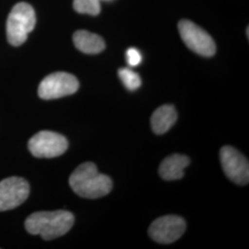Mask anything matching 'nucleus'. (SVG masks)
<instances>
[{"label":"nucleus","instance_id":"2eb2a0df","mask_svg":"<svg viewBox=\"0 0 249 249\" xmlns=\"http://www.w3.org/2000/svg\"><path fill=\"white\" fill-rule=\"evenodd\" d=\"M142 60V56L140 51L134 47L129 48L126 51V61L130 67H137Z\"/></svg>","mask_w":249,"mask_h":249},{"label":"nucleus","instance_id":"0eeeda50","mask_svg":"<svg viewBox=\"0 0 249 249\" xmlns=\"http://www.w3.org/2000/svg\"><path fill=\"white\" fill-rule=\"evenodd\" d=\"M220 158L227 178L237 185L249 184V160L243 154L231 146H225L221 150Z\"/></svg>","mask_w":249,"mask_h":249},{"label":"nucleus","instance_id":"9d476101","mask_svg":"<svg viewBox=\"0 0 249 249\" xmlns=\"http://www.w3.org/2000/svg\"><path fill=\"white\" fill-rule=\"evenodd\" d=\"M189 162V158L186 155H170L160 163L159 168L160 178L167 181L181 179L184 177V170L188 166Z\"/></svg>","mask_w":249,"mask_h":249},{"label":"nucleus","instance_id":"1a4fd4ad","mask_svg":"<svg viewBox=\"0 0 249 249\" xmlns=\"http://www.w3.org/2000/svg\"><path fill=\"white\" fill-rule=\"evenodd\" d=\"M30 194V186L24 178H5L0 182V212L15 209L22 204Z\"/></svg>","mask_w":249,"mask_h":249},{"label":"nucleus","instance_id":"6e6552de","mask_svg":"<svg viewBox=\"0 0 249 249\" xmlns=\"http://www.w3.org/2000/svg\"><path fill=\"white\" fill-rule=\"evenodd\" d=\"M185 220L176 215H167L158 218L151 223L149 235L152 240L160 244H171L178 240L186 231Z\"/></svg>","mask_w":249,"mask_h":249},{"label":"nucleus","instance_id":"f03ea898","mask_svg":"<svg viewBox=\"0 0 249 249\" xmlns=\"http://www.w3.org/2000/svg\"><path fill=\"white\" fill-rule=\"evenodd\" d=\"M74 216L67 211L39 212L31 214L25 221V228L31 234H39L44 240H53L71 229Z\"/></svg>","mask_w":249,"mask_h":249},{"label":"nucleus","instance_id":"39448f33","mask_svg":"<svg viewBox=\"0 0 249 249\" xmlns=\"http://www.w3.org/2000/svg\"><path fill=\"white\" fill-rule=\"evenodd\" d=\"M79 81L67 72H55L46 76L38 88V95L44 100H53L71 95L79 89Z\"/></svg>","mask_w":249,"mask_h":249},{"label":"nucleus","instance_id":"4468645a","mask_svg":"<svg viewBox=\"0 0 249 249\" xmlns=\"http://www.w3.org/2000/svg\"><path fill=\"white\" fill-rule=\"evenodd\" d=\"M74 9L81 14L98 15L101 11V5L99 0H74Z\"/></svg>","mask_w":249,"mask_h":249},{"label":"nucleus","instance_id":"20e7f679","mask_svg":"<svg viewBox=\"0 0 249 249\" xmlns=\"http://www.w3.org/2000/svg\"><path fill=\"white\" fill-rule=\"evenodd\" d=\"M178 31L182 40L193 52L202 56H213L216 52L213 39L205 30L188 19L178 23Z\"/></svg>","mask_w":249,"mask_h":249},{"label":"nucleus","instance_id":"423d86ee","mask_svg":"<svg viewBox=\"0 0 249 249\" xmlns=\"http://www.w3.org/2000/svg\"><path fill=\"white\" fill-rule=\"evenodd\" d=\"M31 153L37 158H54L62 155L69 147L68 140L53 131H40L28 143Z\"/></svg>","mask_w":249,"mask_h":249},{"label":"nucleus","instance_id":"f8f14e48","mask_svg":"<svg viewBox=\"0 0 249 249\" xmlns=\"http://www.w3.org/2000/svg\"><path fill=\"white\" fill-rule=\"evenodd\" d=\"M178 120V112L176 108L170 105L159 107L151 116V127L155 134H164Z\"/></svg>","mask_w":249,"mask_h":249},{"label":"nucleus","instance_id":"f257e3e1","mask_svg":"<svg viewBox=\"0 0 249 249\" xmlns=\"http://www.w3.org/2000/svg\"><path fill=\"white\" fill-rule=\"evenodd\" d=\"M72 190L84 198H98L107 196L113 187L112 180L100 174L93 162H84L75 170L70 178Z\"/></svg>","mask_w":249,"mask_h":249},{"label":"nucleus","instance_id":"ddd939ff","mask_svg":"<svg viewBox=\"0 0 249 249\" xmlns=\"http://www.w3.org/2000/svg\"><path fill=\"white\" fill-rule=\"evenodd\" d=\"M118 76L122 80L124 87L129 90H136L142 85V80L138 73L131 71L130 69L123 68L118 71Z\"/></svg>","mask_w":249,"mask_h":249},{"label":"nucleus","instance_id":"9b49d317","mask_svg":"<svg viewBox=\"0 0 249 249\" xmlns=\"http://www.w3.org/2000/svg\"><path fill=\"white\" fill-rule=\"evenodd\" d=\"M73 43L80 52L89 54L101 53L106 48L104 39L85 30L77 31L73 35Z\"/></svg>","mask_w":249,"mask_h":249},{"label":"nucleus","instance_id":"7ed1b4c3","mask_svg":"<svg viewBox=\"0 0 249 249\" xmlns=\"http://www.w3.org/2000/svg\"><path fill=\"white\" fill-rule=\"evenodd\" d=\"M36 16L35 9L25 2L15 5L7 19V37L9 44L19 46L25 43L28 35L35 29Z\"/></svg>","mask_w":249,"mask_h":249}]
</instances>
